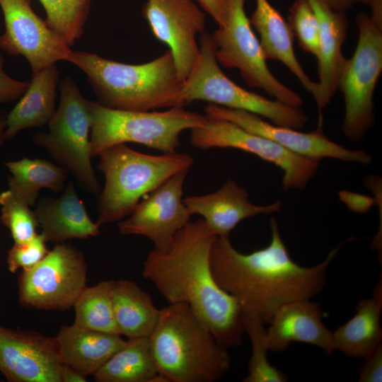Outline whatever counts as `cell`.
<instances>
[{"label":"cell","instance_id":"cell-1","mask_svg":"<svg viewBox=\"0 0 382 382\" xmlns=\"http://www.w3.org/2000/svg\"><path fill=\"white\" fill-rule=\"evenodd\" d=\"M270 229V243L263 248L245 254L229 238L216 237L210 254L219 286L237 300L242 312L257 315L265 324L283 304L311 299L323 289L328 269L342 245L332 248L320 263L303 267L291 257L274 218Z\"/></svg>","mask_w":382,"mask_h":382},{"label":"cell","instance_id":"cell-2","mask_svg":"<svg viewBox=\"0 0 382 382\" xmlns=\"http://www.w3.org/2000/svg\"><path fill=\"white\" fill-rule=\"evenodd\" d=\"M216 238L203 219L190 221L167 252L154 248L148 253L141 274L168 303L187 304L228 349L240 346L245 332L239 303L212 273L210 254Z\"/></svg>","mask_w":382,"mask_h":382},{"label":"cell","instance_id":"cell-3","mask_svg":"<svg viewBox=\"0 0 382 382\" xmlns=\"http://www.w3.org/2000/svg\"><path fill=\"white\" fill-rule=\"evenodd\" d=\"M67 62L81 69L99 104L130 111H151L179 106L185 81L167 50L158 57L132 64L86 51L72 50Z\"/></svg>","mask_w":382,"mask_h":382},{"label":"cell","instance_id":"cell-4","mask_svg":"<svg viewBox=\"0 0 382 382\" xmlns=\"http://www.w3.org/2000/svg\"><path fill=\"white\" fill-rule=\"evenodd\" d=\"M149 338L157 370L168 382H214L231 369L227 349L186 303L160 309Z\"/></svg>","mask_w":382,"mask_h":382},{"label":"cell","instance_id":"cell-5","mask_svg":"<svg viewBox=\"0 0 382 382\" xmlns=\"http://www.w3.org/2000/svg\"><path fill=\"white\" fill-rule=\"evenodd\" d=\"M98 156V169L105 178L97 199L100 226L129 216L143 197L174 174L189 170L194 163L187 153L149 155L125 144L110 146Z\"/></svg>","mask_w":382,"mask_h":382},{"label":"cell","instance_id":"cell-6","mask_svg":"<svg viewBox=\"0 0 382 382\" xmlns=\"http://www.w3.org/2000/svg\"><path fill=\"white\" fill-rule=\"evenodd\" d=\"M91 119L92 157L114 145L137 143L163 154L177 152L180 136L187 129L203 125L207 116L173 107L165 111H130L106 108L88 101Z\"/></svg>","mask_w":382,"mask_h":382},{"label":"cell","instance_id":"cell-7","mask_svg":"<svg viewBox=\"0 0 382 382\" xmlns=\"http://www.w3.org/2000/svg\"><path fill=\"white\" fill-rule=\"evenodd\" d=\"M198 44L199 55L184 81L179 98L180 107H185L196 100H204L227 108L250 112L279 126L300 129L307 123L308 118L300 108L268 99L231 81L222 71L216 59V47L211 33L204 30L201 33Z\"/></svg>","mask_w":382,"mask_h":382},{"label":"cell","instance_id":"cell-8","mask_svg":"<svg viewBox=\"0 0 382 382\" xmlns=\"http://www.w3.org/2000/svg\"><path fill=\"white\" fill-rule=\"evenodd\" d=\"M59 103L48 122V132H37L33 142L71 172L88 192L98 194L100 184L91 165V119L88 101L70 76L59 83Z\"/></svg>","mask_w":382,"mask_h":382},{"label":"cell","instance_id":"cell-9","mask_svg":"<svg viewBox=\"0 0 382 382\" xmlns=\"http://www.w3.org/2000/svg\"><path fill=\"white\" fill-rule=\"evenodd\" d=\"M356 25L357 44L337 86L345 103L342 131L352 141L361 140L375 123L373 97L382 72V25L364 12L357 14Z\"/></svg>","mask_w":382,"mask_h":382},{"label":"cell","instance_id":"cell-10","mask_svg":"<svg viewBox=\"0 0 382 382\" xmlns=\"http://www.w3.org/2000/svg\"><path fill=\"white\" fill-rule=\"evenodd\" d=\"M246 0H224L223 23L212 33L219 64L237 69L246 84L261 89L278 101L300 108L301 96L269 69L259 40L245 11Z\"/></svg>","mask_w":382,"mask_h":382},{"label":"cell","instance_id":"cell-11","mask_svg":"<svg viewBox=\"0 0 382 382\" xmlns=\"http://www.w3.org/2000/svg\"><path fill=\"white\" fill-rule=\"evenodd\" d=\"M88 267L83 254L64 243L18 278V301L25 308L66 311L73 307L86 286Z\"/></svg>","mask_w":382,"mask_h":382},{"label":"cell","instance_id":"cell-12","mask_svg":"<svg viewBox=\"0 0 382 382\" xmlns=\"http://www.w3.org/2000/svg\"><path fill=\"white\" fill-rule=\"evenodd\" d=\"M190 143L200 149L233 148L274 164L283 173L284 190L304 189L318 169V160L292 153L273 141L223 119L207 116L205 123L191 129Z\"/></svg>","mask_w":382,"mask_h":382},{"label":"cell","instance_id":"cell-13","mask_svg":"<svg viewBox=\"0 0 382 382\" xmlns=\"http://www.w3.org/2000/svg\"><path fill=\"white\" fill-rule=\"evenodd\" d=\"M5 23L0 48L11 56H23L32 74L67 61L71 47L33 11L30 0H0Z\"/></svg>","mask_w":382,"mask_h":382},{"label":"cell","instance_id":"cell-14","mask_svg":"<svg viewBox=\"0 0 382 382\" xmlns=\"http://www.w3.org/2000/svg\"><path fill=\"white\" fill-rule=\"evenodd\" d=\"M187 173L174 174L146 195L129 216L117 224L119 232L145 236L154 249L167 252L177 233L190 221L192 215L183 199Z\"/></svg>","mask_w":382,"mask_h":382},{"label":"cell","instance_id":"cell-15","mask_svg":"<svg viewBox=\"0 0 382 382\" xmlns=\"http://www.w3.org/2000/svg\"><path fill=\"white\" fill-rule=\"evenodd\" d=\"M141 13L154 36L168 47L185 81L197 59V35L205 30L206 13L193 0H147Z\"/></svg>","mask_w":382,"mask_h":382},{"label":"cell","instance_id":"cell-16","mask_svg":"<svg viewBox=\"0 0 382 382\" xmlns=\"http://www.w3.org/2000/svg\"><path fill=\"white\" fill-rule=\"evenodd\" d=\"M210 117L231 121L245 129L266 137L297 155L320 161L335 158L363 165L369 164L372 156L362 150H352L330 140L323 132V125L310 132L276 125L262 117L241 110L209 103L204 108Z\"/></svg>","mask_w":382,"mask_h":382},{"label":"cell","instance_id":"cell-17","mask_svg":"<svg viewBox=\"0 0 382 382\" xmlns=\"http://www.w3.org/2000/svg\"><path fill=\"white\" fill-rule=\"evenodd\" d=\"M55 337L0 325V372L10 382H61Z\"/></svg>","mask_w":382,"mask_h":382},{"label":"cell","instance_id":"cell-18","mask_svg":"<svg viewBox=\"0 0 382 382\" xmlns=\"http://www.w3.org/2000/svg\"><path fill=\"white\" fill-rule=\"evenodd\" d=\"M311 299L292 301L276 310L266 330L270 352L285 351L293 342L316 346L327 354L335 350L332 332L322 320L320 304Z\"/></svg>","mask_w":382,"mask_h":382},{"label":"cell","instance_id":"cell-19","mask_svg":"<svg viewBox=\"0 0 382 382\" xmlns=\"http://www.w3.org/2000/svg\"><path fill=\"white\" fill-rule=\"evenodd\" d=\"M183 202L191 215L202 216L210 230L220 238H229L241 221L260 214H272L282 207L280 201L267 205L251 203L247 190L231 179L214 192L188 196Z\"/></svg>","mask_w":382,"mask_h":382},{"label":"cell","instance_id":"cell-20","mask_svg":"<svg viewBox=\"0 0 382 382\" xmlns=\"http://www.w3.org/2000/svg\"><path fill=\"white\" fill-rule=\"evenodd\" d=\"M319 23V50L317 57L318 94L314 98L321 112L330 103L336 91L339 79L346 61L342 51L348 30L345 12L335 11L323 0H307Z\"/></svg>","mask_w":382,"mask_h":382},{"label":"cell","instance_id":"cell-21","mask_svg":"<svg viewBox=\"0 0 382 382\" xmlns=\"http://www.w3.org/2000/svg\"><path fill=\"white\" fill-rule=\"evenodd\" d=\"M34 212L41 233L47 241L56 244L94 237L100 233V225L90 218L73 182L59 198H42Z\"/></svg>","mask_w":382,"mask_h":382},{"label":"cell","instance_id":"cell-22","mask_svg":"<svg viewBox=\"0 0 382 382\" xmlns=\"http://www.w3.org/2000/svg\"><path fill=\"white\" fill-rule=\"evenodd\" d=\"M55 337L59 358L83 375H94L126 340L120 335L96 331L74 325H62Z\"/></svg>","mask_w":382,"mask_h":382},{"label":"cell","instance_id":"cell-23","mask_svg":"<svg viewBox=\"0 0 382 382\" xmlns=\"http://www.w3.org/2000/svg\"><path fill=\"white\" fill-rule=\"evenodd\" d=\"M255 2L250 21L259 34L265 59L282 62L315 98L318 91V82L310 79L295 54L294 36L289 22L267 0Z\"/></svg>","mask_w":382,"mask_h":382},{"label":"cell","instance_id":"cell-24","mask_svg":"<svg viewBox=\"0 0 382 382\" xmlns=\"http://www.w3.org/2000/svg\"><path fill=\"white\" fill-rule=\"evenodd\" d=\"M59 71L56 64L32 74L30 84L6 118L5 139L20 131L48 124L56 110Z\"/></svg>","mask_w":382,"mask_h":382},{"label":"cell","instance_id":"cell-25","mask_svg":"<svg viewBox=\"0 0 382 382\" xmlns=\"http://www.w3.org/2000/svg\"><path fill=\"white\" fill-rule=\"evenodd\" d=\"M381 275L371 298L358 302L354 316L332 332L334 349L352 358H364L382 344Z\"/></svg>","mask_w":382,"mask_h":382},{"label":"cell","instance_id":"cell-26","mask_svg":"<svg viewBox=\"0 0 382 382\" xmlns=\"http://www.w3.org/2000/svg\"><path fill=\"white\" fill-rule=\"evenodd\" d=\"M111 297L119 334L128 339L149 337L160 311L149 294L132 281L118 279L111 280Z\"/></svg>","mask_w":382,"mask_h":382},{"label":"cell","instance_id":"cell-27","mask_svg":"<svg viewBox=\"0 0 382 382\" xmlns=\"http://www.w3.org/2000/svg\"><path fill=\"white\" fill-rule=\"evenodd\" d=\"M93 376L98 382H168L157 370L149 337L126 340Z\"/></svg>","mask_w":382,"mask_h":382},{"label":"cell","instance_id":"cell-28","mask_svg":"<svg viewBox=\"0 0 382 382\" xmlns=\"http://www.w3.org/2000/svg\"><path fill=\"white\" fill-rule=\"evenodd\" d=\"M11 176L9 189L30 206L35 205L40 191L49 188L60 191L69 171L45 159L23 158L18 161L4 162Z\"/></svg>","mask_w":382,"mask_h":382},{"label":"cell","instance_id":"cell-29","mask_svg":"<svg viewBox=\"0 0 382 382\" xmlns=\"http://www.w3.org/2000/svg\"><path fill=\"white\" fill-rule=\"evenodd\" d=\"M74 324L87 329L119 334L111 297V280L86 286L74 306Z\"/></svg>","mask_w":382,"mask_h":382},{"label":"cell","instance_id":"cell-30","mask_svg":"<svg viewBox=\"0 0 382 382\" xmlns=\"http://www.w3.org/2000/svg\"><path fill=\"white\" fill-rule=\"evenodd\" d=\"M244 332L251 342L252 354L248 361V375L244 382H285L286 375L272 366L268 360L269 352L265 323L255 314L242 312Z\"/></svg>","mask_w":382,"mask_h":382},{"label":"cell","instance_id":"cell-31","mask_svg":"<svg viewBox=\"0 0 382 382\" xmlns=\"http://www.w3.org/2000/svg\"><path fill=\"white\" fill-rule=\"evenodd\" d=\"M43 6L47 25L69 46H72L83 34L91 0H38Z\"/></svg>","mask_w":382,"mask_h":382},{"label":"cell","instance_id":"cell-32","mask_svg":"<svg viewBox=\"0 0 382 382\" xmlns=\"http://www.w3.org/2000/svg\"><path fill=\"white\" fill-rule=\"evenodd\" d=\"M2 224L9 230L14 243L31 239L39 226L35 212L30 205L12 190L0 192Z\"/></svg>","mask_w":382,"mask_h":382},{"label":"cell","instance_id":"cell-33","mask_svg":"<svg viewBox=\"0 0 382 382\" xmlns=\"http://www.w3.org/2000/svg\"><path fill=\"white\" fill-rule=\"evenodd\" d=\"M301 48L317 57L320 28L317 16L307 0H294L289 10L287 21Z\"/></svg>","mask_w":382,"mask_h":382},{"label":"cell","instance_id":"cell-34","mask_svg":"<svg viewBox=\"0 0 382 382\" xmlns=\"http://www.w3.org/2000/svg\"><path fill=\"white\" fill-rule=\"evenodd\" d=\"M45 236L36 233L23 243H14L7 253V267L11 273L19 269L29 270L39 263L49 253Z\"/></svg>","mask_w":382,"mask_h":382},{"label":"cell","instance_id":"cell-35","mask_svg":"<svg viewBox=\"0 0 382 382\" xmlns=\"http://www.w3.org/2000/svg\"><path fill=\"white\" fill-rule=\"evenodd\" d=\"M4 63V57L0 54V104L20 99L30 84V81H18L7 75Z\"/></svg>","mask_w":382,"mask_h":382},{"label":"cell","instance_id":"cell-36","mask_svg":"<svg viewBox=\"0 0 382 382\" xmlns=\"http://www.w3.org/2000/svg\"><path fill=\"white\" fill-rule=\"evenodd\" d=\"M364 362L359 369V382H381L382 344L364 358Z\"/></svg>","mask_w":382,"mask_h":382},{"label":"cell","instance_id":"cell-37","mask_svg":"<svg viewBox=\"0 0 382 382\" xmlns=\"http://www.w3.org/2000/svg\"><path fill=\"white\" fill-rule=\"evenodd\" d=\"M339 195L351 210L359 213L366 212L374 202L371 197L347 191H342Z\"/></svg>","mask_w":382,"mask_h":382},{"label":"cell","instance_id":"cell-38","mask_svg":"<svg viewBox=\"0 0 382 382\" xmlns=\"http://www.w3.org/2000/svg\"><path fill=\"white\" fill-rule=\"evenodd\" d=\"M202 10L208 13L217 23L218 26L223 23L224 0H195Z\"/></svg>","mask_w":382,"mask_h":382},{"label":"cell","instance_id":"cell-39","mask_svg":"<svg viewBox=\"0 0 382 382\" xmlns=\"http://www.w3.org/2000/svg\"><path fill=\"white\" fill-rule=\"evenodd\" d=\"M331 8L346 12L357 4L370 6L371 0H323Z\"/></svg>","mask_w":382,"mask_h":382},{"label":"cell","instance_id":"cell-40","mask_svg":"<svg viewBox=\"0 0 382 382\" xmlns=\"http://www.w3.org/2000/svg\"><path fill=\"white\" fill-rule=\"evenodd\" d=\"M61 382H86V376L73 369L72 367L63 364L61 374Z\"/></svg>","mask_w":382,"mask_h":382},{"label":"cell","instance_id":"cell-41","mask_svg":"<svg viewBox=\"0 0 382 382\" xmlns=\"http://www.w3.org/2000/svg\"><path fill=\"white\" fill-rule=\"evenodd\" d=\"M372 20L377 24L382 25V0H371V5Z\"/></svg>","mask_w":382,"mask_h":382},{"label":"cell","instance_id":"cell-42","mask_svg":"<svg viewBox=\"0 0 382 382\" xmlns=\"http://www.w3.org/2000/svg\"><path fill=\"white\" fill-rule=\"evenodd\" d=\"M6 118L4 117H0V146L3 144L4 140L5 139L4 131L6 128Z\"/></svg>","mask_w":382,"mask_h":382}]
</instances>
